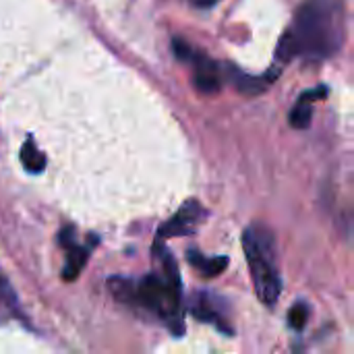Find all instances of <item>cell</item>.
Listing matches in <instances>:
<instances>
[{
  "instance_id": "cell-8",
  "label": "cell",
  "mask_w": 354,
  "mask_h": 354,
  "mask_svg": "<svg viewBox=\"0 0 354 354\" xmlns=\"http://www.w3.org/2000/svg\"><path fill=\"white\" fill-rule=\"evenodd\" d=\"M228 79H230V83L236 87V91H241V93H245V95H257V93H263L268 87H270V83H274L276 79H278V75H280V68H270L266 75H261V77H251V75H245L243 71H239V68H234V66H230L228 64Z\"/></svg>"
},
{
  "instance_id": "cell-6",
  "label": "cell",
  "mask_w": 354,
  "mask_h": 354,
  "mask_svg": "<svg viewBox=\"0 0 354 354\" xmlns=\"http://www.w3.org/2000/svg\"><path fill=\"white\" fill-rule=\"evenodd\" d=\"M220 305H222L220 299H216V297H212L207 292H199V295L193 297V301L189 305V311H191V315L195 319H199L203 324H212L220 332H224V334L230 336L232 334V328H230L228 317L224 315V309Z\"/></svg>"
},
{
  "instance_id": "cell-7",
  "label": "cell",
  "mask_w": 354,
  "mask_h": 354,
  "mask_svg": "<svg viewBox=\"0 0 354 354\" xmlns=\"http://www.w3.org/2000/svg\"><path fill=\"white\" fill-rule=\"evenodd\" d=\"M73 234H75L73 228H64L60 232V243L66 249V261H64V268H62V280H66V282H73L81 274V270L85 268L87 257H89V251L85 247L77 245L73 241Z\"/></svg>"
},
{
  "instance_id": "cell-2",
  "label": "cell",
  "mask_w": 354,
  "mask_h": 354,
  "mask_svg": "<svg viewBox=\"0 0 354 354\" xmlns=\"http://www.w3.org/2000/svg\"><path fill=\"white\" fill-rule=\"evenodd\" d=\"M153 253L160 261L158 274L143 276L141 280L112 278L108 280V286L120 303L141 307L153 313L168 326L172 334L183 336L185 309H183V284H180L178 266L170 255V251L162 245V241L156 243Z\"/></svg>"
},
{
  "instance_id": "cell-12",
  "label": "cell",
  "mask_w": 354,
  "mask_h": 354,
  "mask_svg": "<svg viewBox=\"0 0 354 354\" xmlns=\"http://www.w3.org/2000/svg\"><path fill=\"white\" fill-rule=\"evenodd\" d=\"M307 322H309V305L307 303L292 305V309L288 311V324H290V328L297 330V332H301V330H305Z\"/></svg>"
},
{
  "instance_id": "cell-1",
  "label": "cell",
  "mask_w": 354,
  "mask_h": 354,
  "mask_svg": "<svg viewBox=\"0 0 354 354\" xmlns=\"http://www.w3.org/2000/svg\"><path fill=\"white\" fill-rule=\"evenodd\" d=\"M344 0H305L276 46V60L322 62L334 56L346 33Z\"/></svg>"
},
{
  "instance_id": "cell-4",
  "label": "cell",
  "mask_w": 354,
  "mask_h": 354,
  "mask_svg": "<svg viewBox=\"0 0 354 354\" xmlns=\"http://www.w3.org/2000/svg\"><path fill=\"white\" fill-rule=\"evenodd\" d=\"M174 54L178 60L187 62L193 66V85L197 91L201 93H216L222 87V66L212 60L207 54L195 50L193 46H189L183 39H174L172 41Z\"/></svg>"
},
{
  "instance_id": "cell-9",
  "label": "cell",
  "mask_w": 354,
  "mask_h": 354,
  "mask_svg": "<svg viewBox=\"0 0 354 354\" xmlns=\"http://www.w3.org/2000/svg\"><path fill=\"white\" fill-rule=\"evenodd\" d=\"M328 95V87L326 85H319V87H313L309 91H303L295 104V108L290 110V127L292 129H307L311 124V116H313V100H322Z\"/></svg>"
},
{
  "instance_id": "cell-10",
  "label": "cell",
  "mask_w": 354,
  "mask_h": 354,
  "mask_svg": "<svg viewBox=\"0 0 354 354\" xmlns=\"http://www.w3.org/2000/svg\"><path fill=\"white\" fill-rule=\"evenodd\" d=\"M187 259L205 278H216V276H220L228 268V257H224V255H220V257H205V255H201L195 249H191L187 253Z\"/></svg>"
},
{
  "instance_id": "cell-11",
  "label": "cell",
  "mask_w": 354,
  "mask_h": 354,
  "mask_svg": "<svg viewBox=\"0 0 354 354\" xmlns=\"http://www.w3.org/2000/svg\"><path fill=\"white\" fill-rule=\"evenodd\" d=\"M21 164L31 174H39L46 168V156L39 151V147L35 145V141L31 137L21 147Z\"/></svg>"
},
{
  "instance_id": "cell-14",
  "label": "cell",
  "mask_w": 354,
  "mask_h": 354,
  "mask_svg": "<svg viewBox=\"0 0 354 354\" xmlns=\"http://www.w3.org/2000/svg\"><path fill=\"white\" fill-rule=\"evenodd\" d=\"M189 4H193V6H197V8H212V6H216L220 0H187Z\"/></svg>"
},
{
  "instance_id": "cell-5",
  "label": "cell",
  "mask_w": 354,
  "mask_h": 354,
  "mask_svg": "<svg viewBox=\"0 0 354 354\" xmlns=\"http://www.w3.org/2000/svg\"><path fill=\"white\" fill-rule=\"evenodd\" d=\"M207 216V212L203 209V205L197 199H189L185 201V205L158 230V241L170 239V236H189L193 234L199 224L203 222V218Z\"/></svg>"
},
{
  "instance_id": "cell-13",
  "label": "cell",
  "mask_w": 354,
  "mask_h": 354,
  "mask_svg": "<svg viewBox=\"0 0 354 354\" xmlns=\"http://www.w3.org/2000/svg\"><path fill=\"white\" fill-rule=\"evenodd\" d=\"M0 303L8 309H17V295H15L8 278L2 274V270H0Z\"/></svg>"
},
{
  "instance_id": "cell-3",
  "label": "cell",
  "mask_w": 354,
  "mask_h": 354,
  "mask_svg": "<svg viewBox=\"0 0 354 354\" xmlns=\"http://www.w3.org/2000/svg\"><path fill=\"white\" fill-rule=\"evenodd\" d=\"M243 249L257 299L266 307H274L282 295V278L278 270L274 234L266 226L253 224L243 232Z\"/></svg>"
}]
</instances>
